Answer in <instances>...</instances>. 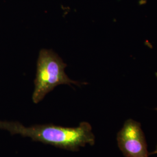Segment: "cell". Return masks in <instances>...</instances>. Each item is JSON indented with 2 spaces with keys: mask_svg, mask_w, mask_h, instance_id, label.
I'll use <instances>...</instances> for the list:
<instances>
[{
  "mask_svg": "<svg viewBox=\"0 0 157 157\" xmlns=\"http://www.w3.org/2000/svg\"><path fill=\"white\" fill-rule=\"evenodd\" d=\"M0 129L72 151H78L80 147L87 144L93 146L95 143L92 127L87 122H81L76 128H66L52 124L26 127L18 122L0 121Z\"/></svg>",
  "mask_w": 157,
  "mask_h": 157,
  "instance_id": "cell-1",
  "label": "cell"
},
{
  "mask_svg": "<svg viewBox=\"0 0 157 157\" xmlns=\"http://www.w3.org/2000/svg\"><path fill=\"white\" fill-rule=\"evenodd\" d=\"M67 65L52 50L42 49L37 62L34 80V90L32 95L34 103L42 101L45 95L61 84L80 86L83 84L73 80L67 76L65 69Z\"/></svg>",
  "mask_w": 157,
  "mask_h": 157,
  "instance_id": "cell-2",
  "label": "cell"
},
{
  "mask_svg": "<svg viewBox=\"0 0 157 157\" xmlns=\"http://www.w3.org/2000/svg\"><path fill=\"white\" fill-rule=\"evenodd\" d=\"M119 150L125 157H148L147 144L140 123L129 119L117 134Z\"/></svg>",
  "mask_w": 157,
  "mask_h": 157,
  "instance_id": "cell-3",
  "label": "cell"
},
{
  "mask_svg": "<svg viewBox=\"0 0 157 157\" xmlns=\"http://www.w3.org/2000/svg\"><path fill=\"white\" fill-rule=\"evenodd\" d=\"M152 154H157V146H156L155 150L154 151L149 153V155H152Z\"/></svg>",
  "mask_w": 157,
  "mask_h": 157,
  "instance_id": "cell-4",
  "label": "cell"
},
{
  "mask_svg": "<svg viewBox=\"0 0 157 157\" xmlns=\"http://www.w3.org/2000/svg\"><path fill=\"white\" fill-rule=\"evenodd\" d=\"M155 76H156V77H157V73H155Z\"/></svg>",
  "mask_w": 157,
  "mask_h": 157,
  "instance_id": "cell-5",
  "label": "cell"
}]
</instances>
